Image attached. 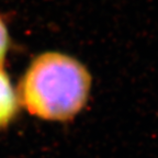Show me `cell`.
Segmentation results:
<instances>
[{
	"label": "cell",
	"instance_id": "6da1fadb",
	"mask_svg": "<svg viewBox=\"0 0 158 158\" xmlns=\"http://www.w3.org/2000/svg\"><path fill=\"white\" fill-rule=\"evenodd\" d=\"M91 77L77 59L57 52L31 63L19 86L20 101L30 114L46 121H69L84 109Z\"/></svg>",
	"mask_w": 158,
	"mask_h": 158
},
{
	"label": "cell",
	"instance_id": "7a4b0ae2",
	"mask_svg": "<svg viewBox=\"0 0 158 158\" xmlns=\"http://www.w3.org/2000/svg\"><path fill=\"white\" fill-rule=\"evenodd\" d=\"M19 108L17 94L9 77L0 68V128L9 125L15 118Z\"/></svg>",
	"mask_w": 158,
	"mask_h": 158
},
{
	"label": "cell",
	"instance_id": "3957f363",
	"mask_svg": "<svg viewBox=\"0 0 158 158\" xmlns=\"http://www.w3.org/2000/svg\"><path fill=\"white\" fill-rule=\"evenodd\" d=\"M8 46H9V35L8 30L3 20L0 18V68L2 66L3 59L7 54Z\"/></svg>",
	"mask_w": 158,
	"mask_h": 158
}]
</instances>
